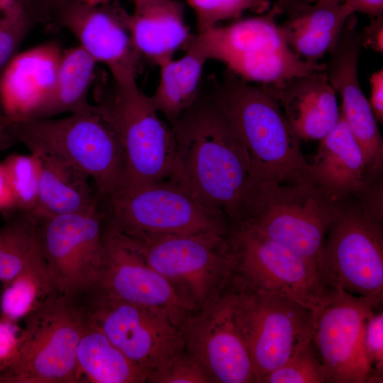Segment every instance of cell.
<instances>
[{
	"instance_id": "8",
	"label": "cell",
	"mask_w": 383,
	"mask_h": 383,
	"mask_svg": "<svg viewBox=\"0 0 383 383\" xmlns=\"http://www.w3.org/2000/svg\"><path fill=\"white\" fill-rule=\"evenodd\" d=\"M228 287L233 317L260 383L312 340L316 310L279 293L232 281Z\"/></svg>"
},
{
	"instance_id": "22",
	"label": "cell",
	"mask_w": 383,
	"mask_h": 383,
	"mask_svg": "<svg viewBox=\"0 0 383 383\" xmlns=\"http://www.w3.org/2000/svg\"><path fill=\"white\" fill-rule=\"evenodd\" d=\"M133 11L128 25L133 43L143 61L160 67L185 48L194 34L178 0H132Z\"/></svg>"
},
{
	"instance_id": "45",
	"label": "cell",
	"mask_w": 383,
	"mask_h": 383,
	"mask_svg": "<svg viewBox=\"0 0 383 383\" xmlns=\"http://www.w3.org/2000/svg\"><path fill=\"white\" fill-rule=\"evenodd\" d=\"M79 1L84 4H87L89 6H101V5L108 4L111 0H79Z\"/></svg>"
},
{
	"instance_id": "32",
	"label": "cell",
	"mask_w": 383,
	"mask_h": 383,
	"mask_svg": "<svg viewBox=\"0 0 383 383\" xmlns=\"http://www.w3.org/2000/svg\"><path fill=\"white\" fill-rule=\"evenodd\" d=\"M196 17L198 33L216 26L221 21L239 19L246 11L265 13L271 0H187Z\"/></svg>"
},
{
	"instance_id": "43",
	"label": "cell",
	"mask_w": 383,
	"mask_h": 383,
	"mask_svg": "<svg viewBox=\"0 0 383 383\" xmlns=\"http://www.w3.org/2000/svg\"><path fill=\"white\" fill-rule=\"evenodd\" d=\"M321 0H278L274 5L282 13L284 11H287L292 6L299 4H313ZM335 2L337 4H342L344 0H323Z\"/></svg>"
},
{
	"instance_id": "2",
	"label": "cell",
	"mask_w": 383,
	"mask_h": 383,
	"mask_svg": "<svg viewBox=\"0 0 383 383\" xmlns=\"http://www.w3.org/2000/svg\"><path fill=\"white\" fill-rule=\"evenodd\" d=\"M211 94L245 150L248 184L311 181L300 140L266 87L251 85L226 70L221 82L213 81Z\"/></svg>"
},
{
	"instance_id": "31",
	"label": "cell",
	"mask_w": 383,
	"mask_h": 383,
	"mask_svg": "<svg viewBox=\"0 0 383 383\" xmlns=\"http://www.w3.org/2000/svg\"><path fill=\"white\" fill-rule=\"evenodd\" d=\"M12 192L15 213L30 216L38 196L40 160L34 152L12 154L1 162Z\"/></svg>"
},
{
	"instance_id": "1",
	"label": "cell",
	"mask_w": 383,
	"mask_h": 383,
	"mask_svg": "<svg viewBox=\"0 0 383 383\" xmlns=\"http://www.w3.org/2000/svg\"><path fill=\"white\" fill-rule=\"evenodd\" d=\"M175 143L170 179L186 188L209 209L235 221L250 177L245 150L214 101L202 87L193 105L171 126Z\"/></svg>"
},
{
	"instance_id": "24",
	"label": "cell",
	"mask_w": 383,
	"mask_h": 383,
	"mask_svg": "<svg viewBox=\"0 0 383 383\" xmlns=\"http://www.w3.org/2000/svg\"><path fill=\"white\" fill-rule=\"evenodd\" d=\"M35 154L40 160V179L36 206L28 216L38 221L100 205L101 198L87 174L58 157Z\"/></svg>"
},
{
	"instance_id": "20",
	"label": "cell",
	"mask_w": 383,
	"mask_h": 383,
	"mask_svg": "<svg viewBox=\"0 0 383 383\" xmlns=\"http://www.w3.org/2000/svg\"><path fill=\"white\" fill-rule=\"evenodd\" d=\"M63 51L47 43L17 54L0 74V117L9 124L35 118L50 99Z\"/></svg>"
},
{
	"instance_id": "6",
	"label": "cell",
	"mask_w": 383,
	"mask_h": 383,
	"mask_svg": "<svg viewBox=\"0 0 383 383\" xmlns=\"http://www.w3.org/2000/svg\"><path fill=\"white\" fill-rule=\"evenodd\" d=\"M87 319L79 300L50 296L23 319L17 360L0 383H79L77 350Z\"/></svg>"
},
{
	"instance_id": "38",
	"label": "cell",
	"mask_w": 383,
	"mask_h": 383,
	"mask_svg": "<svg viewBox=\"0 0 383 383\" xmlns=\"http://www.w3.org/2000/svg\"><path fill=\"white\" fill-rule=\"evenodd\" d=\"M362 46L375 52H383V15L372 18L368 26L361 33Z\"/></svg>"
},
{
	"instance_id": "28",
	"label": "cell",
	"mask_w": 383,
	"mask_h": 383,
	"mask_svg": "<svg viewBox=\"0 0 383 383\" xmlns=\"http://www.w3.org/2000/svg\"><path fill=\"white\" fill-rule=\"evenodd\" d=\"M96 62L80 45L62 52L52 94L35 118L89 111L87 99ZM35 119V118H34Z\"/></svg>"
},
{
	"instance_id": "7",
	"label": "cell",
	"mask_w": 383,
	"mask_h": 383,
	"mask_svg": "<svg viewBox=\"0 0 383 383\" xmlns=\"http://www.w3.org/2000/svg\"><path fill=\"white\" fill-rule=\"evenodd\" d=\"M229 231L182 235L118 232L151 267L199 309L220 294L231 279Z\"/></svg>"
},
{
	"instance_id": "35",
	"label": "cell",
	"mask_w": 383,
	"mask_h": 383,
	"mask_svg": "<svg viewBox=\"0 0 383 383\" xmlns=\"http://www.w3.org/2000/svg\"><path fill=\"white\" fill-rule=\"evenodd\" d=\"M149 382L211 383V382L200 362L184 350Z\"/></svg>"
},
{
	"instance_id": "37",
	"label": "cell",
	"mask_w": 383,
	"mask_h": 383,
	"mask_svg": "<svg viewBox=\"0 0 383 383\" xmlns=\"http://www.w3.org/2000/svg\"><path fill=\"white\" fill-rule=\"evenodd\" d=\"M21 331L18 323L0 317V376L10 370L17 360Z\"/></svg>"
},
{
	"instance_id": "34",
	"label": "cell",
	"mask_w": 383,
	"mask_h": 383,
	"mask_svg": "<svg viewBox=\"0 0 383 383\" xmlns=\"http://www.w3.org/2000/svg\"><path fill=\"white\" fill-rule=\"evenodd\" d=\"M33 22L23 5L0 13V74L17 55Z\"/></svg>"
},
{
	"instance_id": "16",
	"label": "cell",
	"mask_w": 383,
	"mask_h": 383,
	"mask_svg": "<svg viewBox=\"0 0 383 383\" xmlns=\"http://www.w3.org/2000/svg\"><path fill=\"white\" fill-rule=\"evenodd\" d=\"M180 325L184 350L211 382L259 383L250 355L235 323L228 285Z\"/></svg>"
},
{
	"instance_id": "23",
	"label": "cell",
	"mask_w": 383,
	"mask_h": 383,
	"mask_svg": "<svg viewBox=\"0 0 383 383\" xmlns=\"http://www.w3.org/2000/svg\"><path fill=\"white\" fill-rule=\"evenodd\" d=\"M309 170L311 181L335 201L357 192L371 176L362 150L341 113L334 128L320 140Z\"/></svg>"
},
{
	"instance_id": "17",
	"label": "cell",
	"mask_w": 383,
	"mask_h": 383,
	"mask_svg": "<svg viewBox=\"0 0 383 383\" xmlns=\"http://www.w3.org/2000/svg\"><path fill=\"white\" fill-rule=\"evenodd\" d=\"M128 15L116 3L94 6L79 0H65L55 13L58 24L96 62L109 68L115 85L134 89L138 88L136 78L143 60L133 43Z\"/></svg>"
},
{
	"instance_id": "44",
	"label": "cell",
	"mask_w": 383,
	"mask_h": 383,
	"mask_svg": "<svg viewBox=\"0 0 383 383\" xmlns=\"http://www.w3.org/2000/svg\"><path fill=\"white\" fill-rule=\"evenodd\" d=\"M18 5H22L16 0H0V13H4Z\"/></svg>"
},
{
	"instance_id": "4",
	"label": "cell",
	"mask_w": 383,
	"mask_h": 383,
	"mask_svg": "<svg viewBox=\"0 0 383 383\" xmlns=\"http://www.w3.org/2000/svg\"><path fill=\"white\" fill-rule=\"evenodd\" d=\"M272 8L260 16L239 18L193 35L189 43L207 60H216L246 82L278 87L294 77L326 70V64L302 59L289 46Z\"/></svg>"
},
{
	"instance_id": "26",
	"label": "cell",
	"mask_w": 383,
	"mask_h": 383,
	"mask_svg": "<svg viewBox=\"0 0 383 383\" xmlns=\"http://www.w3.org/2000/svg\"><path fill=\"white\" fill-rule=\"evenodd\" d=\"M77 365L79 382H147L144 372L89 319L78 343Z\"/></svg>"
},
{
	"instance_id": "42",
	"label": "cell",
	"mask_w": 383,
	"mask_h": 383,
	"mask_svg": "<svg viewBox=\"0 0 383 383\" xmlns=\"http://www.w3.org/2000/svg\"><path fill=\"white\" fill-rule=\"evenodd\" d=\"M15 140L9 126L0 117V151L9 148Z\"/></svg>"
},
{
	"instance_id": "25",
	"label": "cell",
	"mask_w": 383,
	"mask_h": 383,
	"mask_svg": "<svg viewBox=\"0 0 383 383\" xmlns=\"http://www.w3.org/2000/svg\"><path fill=\"white\" fill-rule=\"evenodd\" d=\"M289 18L279 25L289 46L306 60L317 61L339 40L348 18L353 15L343 4L318 1L289 8Z\"/></svg>"
},
{
	"instance_id": "27",
	"label": "cell",
	"mask_w": 383,
	"mask_h": 383,
	"mask_svg": "<svg viewBox=\"0 0 383 383\" xmlns=\"http://www.w3.org/2000/svg\"><path fill=\"white\" fill-rule=\"evenodd\" d=\"M186 54L162 65L159 84L150 100L172 126L196 101L201 87V75L207 61L203 53L188 43Z\"/></svg>"
},
{
	"instance_id": "12",
	"label": "cell",
	"mask_w": 383,
	"mask_h": 383,
	"mask_svg": "<svg viewBox=\"0 0 383 383\" xmlns=\"http://www.w3.org/2000/svg\"><path fill=\"white\" fill-rule=\"evenodd\" d=\"M229 240L232 282L281 294L315 310L341 294L315 265L250 228L231 226Z\"/></svg>"
},
{
	"instance_id": "11",
	"label": "cell",
	"mask_w": 383,
	"mask_h": 383,
	"mask_svg": "<svg viewBox=\"0 0 383 383\" xmlns=\"http://www.w3.org/2000/svg\"><path fill=\"white\" fill-rule=\"evenodd\" d=\"M106 223L125 234H193L228 232L230 224L186 188L167 179L119 189L101 199Z\"/></svg>"
},
{
	"instance_id": "18",
	"label": "cell",
	"mask_w": 383,
	"mask_h": 383,
	"mask_svg": "<svg viewBox=\"0 0 383 383\" xmlns=\"http://www.w3.org/2000/svg\"><path fill=\"white\" fill-rule=\"evenodd\" d=\"M104 237L106 267L91 295L165 310L178 326L198 310L105 221Z\"/></svg>"
},
{
	"instance_id": "21",
	"label": "cell",
	"mask_w": 383,
	"mask_h": 383,
	"mask_svg": "<svg viewBox=\"0 0 383 383\" xmlns=\"http://www.w3.org/2000/svg\"><path fill=\"white\" fill-rule=\"evenodd\" d=\"M266 87L282 106L299 140H320L340 118L336 92L328 81L326 70L294 77L278 87Z\"/></svg>"
},
{
	"instance_id": "10",
	"label": "cell",
	"mask_w": 383,
	"mask_h": 383,
	"mask_svg": "<svg viewBox=\"0 0 383 383\" xmlns=\"http://www.w3.org/2000/svg\"><path fill=\"white\" fill-rule=\"evenodd\" d=\"M94 106L112 125L121 145L123 172L118 189L171 177L176 150L174 133L160 118L149 96L139 88L125 89L114 85L112 93Z\"/></svg>"
},
{
	"instance_id": "29",
	"label": "cell",
	"mask_w": 383,
	"mask_h": 383,
	"mask_svg": "<svg viewBox=\"0 0 383 383\" xmlns=\"http://www.w3.org/2000/svg\"><path fill=\"white\" fill-rule=\"evenodd\" d=\"M55 293L42 255L4 286L1 291L0 317L18 323Z\"/></svg>"
},
{
	"instance_id": "3",
	"label": "cell",
	"mask_w": 383,
	"mask_h": 383,
	"mask_svg": "<svg viewBox=\"0 0 383 383\" xmlns=\"http://www.w3.org/2000/svg\"><path fill=\"white\" fill-rule=\"evenodd\" d=\"M337 212L336 202L311 181L285 184L262 180L248 184L231 226L258 232L321 272L326 233Z\"/></svg>"
},
{
	"instance_id": "30",
	"label": "cell",
	"mask_w": 383,
	"mask_h": 383,
	"mask_svg": "<svg viewBox=\"0 0 383 383\" xmlns=\"http://www.w3.org/2000/svg\"><path fill=\"white\" fill-rule=\"evenodd\" d=\"M18 213L9 216L6 223L0 228V292L4 286L43 255L38 221Z\"/></svg>"
},
{
	"instance_id": "41",
	"label": "cell",
	"mask_w": 383,
	"mask_h": 383,
	"mask_svg": "<svg viewBox=\"0 0 383 383\" xmlns=\"http://www.w3.org/2000/svg\"><path fill=\"white\" fill-rule=\"evenodd\" d=\"M343 3L353 13L358 11L374 18L383 13V0H344Z\"/></svg>"
},
{
	"instance_id": "14",
	"label": "cell",
	"mask_w": 383,
	"mask_h": 383,
	"mask_svg": "<svg viewBox=\"0 0 383 383\" xmlns=\"http://www.w3.org/2000/svg\"><path fill=\"white\" fill-rule=\"evenodd\" d=\"M82 303L88 319L144 372L148 382L184 350L180 326L165 310L97 294Z\"/></svg>"
},
{
	"instance_id": "33",
	"label": "cell",
	"mask_w": 383,
	"mask_h": 383,
	"mask_svg": "<svg viewBox=\"0 0 383 383\" xmlns=\"http://www.w3.org/2000/svg\"><path fill=\"white\" fill-rule=\"evenodd\" d=\"M323 367L312 340L286 363L264 376L260 383H325Z\"/></svg>"
},
{
	"instance_id": "40",
	"label": "cell",
	"mask_w": 383,
	"mask_h": 383,
	"mask_svg": "<svg viewBox=\"0 0 383 383\" xmlns=\"http://www.w3.org/2000/svg\"><path fill=\"white\" fill-rule=\"evenodd\" d=\"M0 213L7 218L15 213L12 192L2 162H0Z\"/></svg>"
},
{
	"instance_id": "39",
	"label": "cell",
	"mask_w": 383,
	"mask_h": 383,
	"mask_svg": "<svg viewBox=\"0 0 383 383\" xmlns=\"http://www.w3.org/2000/svg\"><path fill=\"white\" fill-rule=\"evenodd\" d=\"M371 87L369 103L377 122H383V70L372 74L370 77Z\"/></svg>"
},
{
	"instance_id": "13",
	"label": "cell",
	"mask_w": 383,
	"mask_h": 383,
	"mask_svg": "<svg viewBox=\"0 0 383 383\" xmlns=\"http://www.w3.org/2000/svg\"><path fill=\"white\" fill-rule=\"evenodd\" d=\"M38 223L41 252L56 293L84 300L96 290L106 264L100 205L43 218Z\"/></svg>"
},
{
	"instance_id": "15",
	"label": "cell",
	"mask_w": 383,
	"mask_h": 383,
	"mask_svg": "<svg viewBox=\"0 0 383 383\" xmlns=\"http://www.w3.org/2000/svg\"><path fill=\"white\" fill-rule=\"evenodd\" d=\"M382 304L345 292L316 310L312 342L325 372V383H375L365 353L367 317Z\"/></svg>"
},
{
	"instance_id": "19",
	"label": "cell",
	"mask_w": 383,
	"mask_h": 383,
	"mask_svg": "<svg viewBox=\"0 0 383 383\" xmlns=\"http://www.w3.org/2000/svg\"><path fill=\"white\" fill-rule=\"evenodd\" d=\"M352 16L329 52L326 74L329 84L341 97L340 113L362 150L367 170L377 172L383 170V140L377 121L360 85L357 62L362 35Z\"/></svg>"
},
{
	"instance_id": "9",
	"label": "cell",
	"mask_w": 383,
	"mask_h": 383,
	"mask_svg": "<svg viewBox=\"0 0 383 383\" xmlns=\"http://www.w3.org/2000/svg\"><path fill=\"white\" fill-rule=\"evenodd\" d=\"M335 202L338 212L326 233L321 274L336 291L382 304L383 221L353 196Z\"/></svg>"
},
{
	"instance_id": "36",
	"label": "cell",
	"mask_w": 383,
	"mask_h": 383,
	"mask_svg": "<svg viewBox=\"0 0 383 383\" xmlns=\"http://www.w3.org/2000/svg\"><path fill=\"white\" fill-rule=\"evenodd\" d=\"M365 353L374 371L375 383L383 381V312L374 309L367 317L364 332Z\"/></svg>"
},
{
	"instance_id": "5",
	"label": "cell",
	"mask_w": 383,
	"mask_h": 383,
	"mask_svg": "<svg viewBox=\"0 0 383 383\" xmlns=\"http://www.w3.org/2000/svg\"><path fill=\"white\" fill-rule=\"evenodd\" d=\"M9 127L30 152L58 157L87 174L101 199L119 187L123 172L119 138L94 105L66 118L27 119Z\"/></svg>"
}]
</instances>
